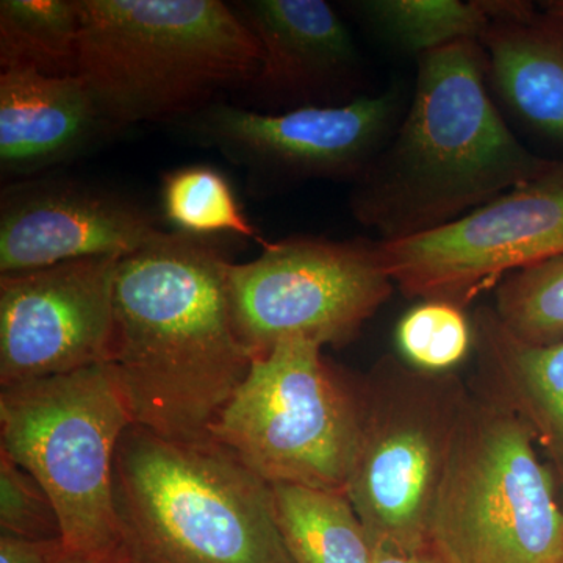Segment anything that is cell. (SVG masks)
I'll return each instance as SVG.
<instances>
[{"label": "cell", "mask_w": 563, "mask_h": 563, "mask_svg": "<svg viewBox=\"0 0 563 563\" xmlns=\"http://www.w3.org/2000/svg\"><path fill=\"white\" fill-rule=\"evenodd\" d=\"M277 525L295 563H373V543L346 493L273 485Z\"/></svg>", "instance_id": "cell-18"}, {"label": "cell", "mask_w": 563, "mask_h": 563, "mask_svg": "<svg viewBox=\"0 0 563 563\" xmlns=\"http://www.w3.org/2000/svg\"><path fill=\"white\" fill-rule=\"evenodd\" d=\"M495 18L479 43L487 80L518 120L563 141V21L531 3L493 0Z\"/></svg>", "instance_id": "cell-16"}, {"label": "cell", "mask_w": 563, "mask_h": 563, "mask_svg": "<svg viewBox=\"0 0 563 563\" xmlns=\"http://www.w3.org/2000/svg\"><path fill=\"white\" fill-rule=\"evenodd\" d=\"M65 553L63 539L33 540L0 532V563H57Z\"/></svg>", "instance_id": "cell-25"}, {"label": "cell", "mask_w": 563, "mask_h": 563, "mask_svg": "<svg viewBox=\"0 0 563 563\" xmlns=\"http://www.w3.org/2000/svg\"><path fill=\"white\" fill-rule=\"evenodd\" d=\"M162 206L177 232L209 239L213 233H235L262 247L266 240L244 217L224 174L209 165L181 166L162 180Z\"/></svg>", "instance_id": "cell-21"}, {"label": "cell", "mask_w": 563, "mask_h": 563, "mask_svg": "<svg viewBox=\"0 0 563 563\" xmlns=\"http://www.w3.org/2000/svg\"><path fill=\"white\" fill-rule=\"evenodd\" d=\"M402 117V92L390 88L342 106L282 113L217 101L179 121V128L192 143L242 168L252 195L261 196L299 181L357 180Z\"/></svg>", "instance_id": "cell-10"}, {"label": "cell", "mask_w": 563, "mask_h": 563, "mask_svg": "<svg viewBox=\"0 0 563 563\" xmlns=\"http://www.w3.org/2000/svg\"><path fill=\"white\" fill-rule=\"evenodd\" d=\"M131 426L109 363L0 391V450L49 495L68 553L124 554L113 470Z\"/></svg>", "instance_id": "cell-6"}, {"label": "cell", "mask_w": 563, "mask_h": 563, "mask_svg": "<svg viewBox=\"0 0 563 563\" xmlns=\"http://www.w3.org/2000/svg\"><path fill=\"white\" fill-rule=\"evenodd\" d=\"M0 532L33 540L62 539L49 495L31 473L0 450Z\"/></svg>", "instance_id": "cell-24"}, {"label": "cell", "mask_w": 563, "mask_h": 563, "mask_svg": "<svg viewBox=\"0 0 563 563\" xmlns=\"http://www.w3.org/2000/svg\"><path fill=\"white\" fill-rule=\"evenodd\" d=\"M129 196L69 179L20 181L0 201V274L92 257H128L165 235Z\"/></svg>", "instance_id": "cell-13"}, {"label": "cell", "mask_w": 563, "mask_h": 563, "mask_svg": "<svg viewBox=\"0 0 563 563\" xmlns=\"http://www.w3.org/2000/svg\"><path fill=\"white\" fill-rule=\"evenodd\" d=\"M228 265L210 239L181 232L121 258L109 366L133 426L209 442L246 380L254 355L233 322Z\"/></svg>", "instance_id": "cell-1"}, {"label": "cell", "mask_w": 563, "mask_h": 563, "mask_svg": "<svg viewBox=\"0 0 563 563\" xmlns=\"http://www.w3.org/2000/svg\"><path fill=\"white\" fill-rule=\"evenodd\" d=\"M544 10L551 16L563 21V0H551V2L544 3Z\"/></svg>", "instance_id": "cell-28"}, {"label": "cell", "mask_w": 563, "mask_h": 563, "mask_svg": "<svg viewBox=\"0 0 563 563\" xmlns=\"http://www.w3.org/2000/svg\"><path fill=\"white\" fill-rule=\"evenodd\" d=\"M473 329L484 395L523 422L563 477V340L526 343L492 307L477 310Z\"/></svg>", "instance_id": "cell-17"}, {"label": "cell", "mask_w": 563, "mask_h": 563, "mask_svg": "<svg viewBox=\"0 0 563 563\" xmlns=\"http://www.w3.org/2000/svg\"><path fill=\"white\" fill-rule=\"evenodd\" d=\"M80 14L77 0H2L0 68L44 76H77Z\"/></svg>", "instance_id": "cell-19"}, {"label": "cell", "mask_w": 563, "mask_h": 563, "mask_svg": "<svg viewBox=\"0 0 563 563\" xmlns=\"http://www.w3.org/2000/svg\"><path fill=\"white\" fill-rule=\"evenodd\" d=\"M77 77L114 133L143 122H179L246 90L262 47L221 0H77Z\"/></svg>", "instance_id": "cell-3"}, {"label": "cell", "mask_w": 563, "mask_h": 563, "mask_svg": "<svg viewBox=\"0 0 563 563\" xmlns=\"http://www.w3.org/2000/svg\"><path fill=\"white\" fill-rule=\"evenodd\" d=\"M563 563V562H562Z\"/></svg>", "instance_id": "cell-29"}, {"label": "cell", "mask_w": 563, "mask_h": 563, "mask_svg": "<svg viewBox=\"0 0 563 563\" xmlns=\"http://www.w3.org/2000/svg\"><path fill=\"white\" fill-rule=\"evenodd\" d=\"M376 247L404 295L463 309L509 274L563 254V162L443 228Z\"/></svg>", "instance_id": "cell-11"}, {"label": "cell", "mask_w": 563, "mask_h": 563, "mask_svg": "<svg viewBox=\"0 0 563 563\" xmlns=\"http://www.w3.org/2000/svg\"><path fill=\"white\" fill-rule=\"evenodd\" d=\"M232 5L262 47L261 68L244 90L255 106L288 111L352 101L361 58L342 18L328 2L242 0Z\"/></svg>", "instance_id": "cell-14"}, {"label": "cell", "mask_w": 563, "mask_h": 563, "mask_svg": "<svg viewBox=\"0 0 563 563\" xmlns=\"http://www.w3.org/2000/svg\"><path fill=\"white\" fill-rule=\"evenodd\" d=\"M376 242L291 236L228 265L233 322L254 357L284 340L344 346L390 298Z\"/></svg>", "instance_id": "cell-9"}, {"label": "cell", "mask_w": 563, "mask_h": 563, "mask_svg": "<svg viewBox=\"0 0 563 563\" xmlns=\"http://www.w3.org/2000/svg\"><path fill=\"white\" fill-rule=\"evenodd\" d=\"M77 76L0 70V169L27 177L68 163L113 135Z\"/></svg>", "instance_id": "cell-15"}, {"label": "cell", "mask_w": 563, "mask_h": 563, "mask_svg": "<svg viewBox=\"0 0 563 563\" xmlns=\"http://www.w3.org/2000/svg\"><path fill=\"white\" fill-rule=\"evenodd\" d=\"M292 339L252 361L220 418L213 442L272 485L346 493L363 426L362 387Z\"/></svg>", "instance_id": "cell-7"}, {"label": "cell", "mask_w": 563, "mask_h": 563, "mask_svg": "<svg viewBox=\"0 0 563 563\" xmlns=\"http://www.w3.org/2000/svg\"><path fill=\"white\" fill-rule=\"evenodd\" d=\"M396 344L404 361L413 368L453 373L474 350L473 321L455 303L422 301L399 321Z\"/></svg>", "instance_id": "cell-23"}, {"label": "cell", "mask_w": 563, "mask_h": 563, "mask_svg": "<svg viewBox=\"0 0 563 563\" xmlns=\"http://www.w3.org/2000/svg\"><path fill=\"white\" fill-rule=\"evenodd\" d=\"M120 261L0 274V387L110 362Z\"/></svg>", "instance_id": "cell-12"}, {"label": "cell", "mask_w": 563, "mask_h": 563, "mask_svg": "<svg viewBox=\"0 0 563 563\" xmlns=\"http://www.w3.org/2000/svg\"><path fill=\"white\" fill-rule=\"evenodd\" d=\"M373 543V542H372ZM373 563H443L432 550L401 551L373 543Z\"/></svg>", "instance_id": "cell-26"}, {"label": "cell", "mask_w": 563, "mask_h": 563, "mask_svg": "<svg viewBox=\"0 0 563 563\" xmlns=\"http://www.w3.org/2000/svg\"><path fill=\"white\" fill-rule=\"evenodd\" d=\"M409 110L354 181L351 210L379 242L435 231L547 172L493 102L479 41L417 57Z\"/></svg>", "instance_id": "cell-2"}, {"label": "cell", "mask_w": 563, "mask_h": 563, "mask_svg": "<svg viewBox=\"0 0 563 563\" xmlns=\"http://www.w3.org/2000/svg\"><path fill=\"white\" fill-rule=\"evenodd\" d=\"M532 433L470 393L429 521L443 563H562L563 510Z\"/></svg>", "instance_id": "cell-5"}, {"label": "cell", "mask_w": 563, "mask_h": 563, "mask_svg": "<svg viewBox=\"0 0 563 563\" xmlns=\"http://www.w3.org/2000/svg\"><path fill=\"white\" fill-rule=\"evenodd\" d=\"M57 563H128V559L124 554H77L66 551Z\"/></svg>", "instance_id": "cell-27"}, {"label": "cell", "mask_w": 563, "mask_h": 563, "mask_svg": "<svg viewBox=\"0 0 563 563\" xmlns=\"http://www.w3.org/2000/svg\"><path fill=\"white\" fill-rule=\"evenodd\" d=\"M498 320L532 344L563 340V254L509 274L496 287Z\"/></svg>", "instance_id": "cell-22"}, {"label": "cell", "mask_w": 563, "mask_h": 563, "mask_svg": "<svg viewBox=\"0 0 563 563\" xmlns=\"http://www.w3.org/2000/svg\"><path fill=\"white\" fill-rule=\"evenodd\" d=\"M361 443L346 487L373 543L429 548L433 503L470 393L453 373L384 357L361 384Z\"/></svg>", "instance_id": "cell-8"}, {"label": "cell", "mask_w": 563, "mask_h": 563, "mask_svg": "<svg viewBox=\"0 0 563 563\" xmlns=\"http://www.w3.org/2000/svg\"><path fill=\"white\" fill-rule=\"evenodd\" d=\"M347 5L380 38L415 57L459 41H481L495 18L493 0H361Z\"/></svg>", "instance_id": "cell-20"}, {"label": "cell", "mask_w": 563, "mask_h": 563, "mask_svg": "<svg viewBox=\"0 0 563 563\" xmlns=\"http://www.w3.org/2000/svg\"><path fill=\"white\" fill-rule=\"evenodd\" d=\"M113 495L128 563H295L273 485L213 440L173 442L131 426Z\"/></svg>", "instance_id": "cell-4"}]
</instances>
